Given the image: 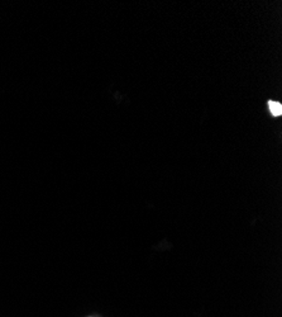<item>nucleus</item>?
<instances>
[{"instance_id": "nucleus-1", "label": "nucleus", "mask_w": 282, "mask_h": 317, "mask_svg": "<svg viewBox=\"0 0 282 317\" xmlns=\"http://www.w3.org/2000/svg\"><path fill=\"white\" fill-rule=\"evenodd\" d=\"M268 109L269 112L272 113V116L275 117H279L282 114V106L281 103H279V102H275V101L268 102Z\"/></svg>"}]
</instances>
